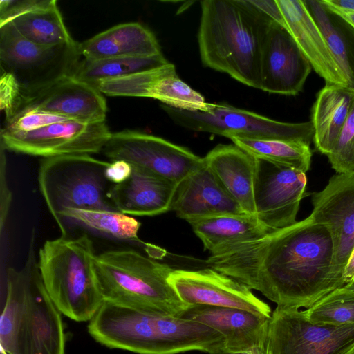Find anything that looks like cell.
<instances>
[{
  "label": "cell",
  "mask_w": 354,
  "mask_h": 354,
  "mask_svg": "<svg viewBox=\"0 0 354 354\" xmlns=\"http://www.w3.org/2000/svg\"><path fill=\"white\" fill-rule=\"evenodd\" d=\"M333 259L328 229L309 216L261 239L225 246L205 262L277 306L308 308L344 286L335 274Z\"/></svg>",
  "instance_id": "1"
},
{
  "label": "cell",
  "mask_w": 354,
  "mask_h": 354,
  "mask_svg": "<svg viewBox=\"0 0 354 354\" xmlns=\"http://www.w3.org/2000/svg\"><path fill=\"white\" fill-rule=\"evenodd\" d=\"M198 34L203 64L261 89V61L273 21L248 0H204Z\"/></svg>",
  "instance_id": "2"
},
{
  "label": "cell",
  "mask_w": 354,
  "mask_h": 354,
  "mask_svg": "<svg viewBox=\"0 0 354 354\" xmlns=\"http://www.w3.org/2000/svg\"><path fill=\"white\" fill-rule=\"evenodd\" d=\"M32 230L23 268L6 272V296L0 319V348L8 354H65L62 313L41 281Z\"/></svg>",
  "instance_id": "3"
},
{
  "label": "cell",
  "mask_w": 354,
  "mask_h": 354,
  "mask_svg": "<svg viewBox=\"0 0 354 354\" xmlns=\"http://www.w3.org/2000/svg\"><path fill=\"white\" fill-rule=\"evenodd\" d=\"M92 338L111 349L138 354H177L189 351L207 353L225 348L223 336L193 320L154 315L103 302L88 321Z\"/></svg>",
  "instance_id": "4"
},
{
  "label": "cell",
  "mask_w": 354,
  "mask_h": 354,
  "mask_svg": "<svg viewBox=\"0 0 354 354\" xmlns=\"http://www.w3.org/2000/svg\"><path fill=\"white\" fill-rule=\"evenodd\" d=\"M95 274L104 302L154 315L180 317L189 306L169 281L174 271L133 249L96 254Z\"/></svg>",
  "instance_id": "5"
},
{
  "label": "cell",
  "mask_w": 354,
  "mask_h": 354,
  "mask_svg": "<svg viewBox=\"0 0 354 354\" xmlns=\"http://www.w3.org/2000/svg\"><path fill=\"white\" fill-rule=\"evenodd\" d=\"M95 255L86 234L47 240L39 250L37 267L48 294L61 313L75 322H88L104 302Z\"/></svg>",
  "instance_id": "6"
},
{
  "label": "cell",
  "mask_w": 354,
  "mask_h": 354,
  "mask_svg": "<svg viewBox=\"0 0 354 354\" xmlns=\"http://www.w3.org/2000/svg\"><path fill=\"white\" fill-rule=\"evenodd\" d=\"M109 164L88 154L41 160L37 174L39 191L60 232V213L66 209L117 211L107 195L112 185L105 176Z\"/></svg>",
  "instance_id": "7"
},
{
  "label": "cell",
  "mask_w": 354,
  "mask_h": 354,
  "mask_svg": "<svg viewBox=\"0 0 354 354\" xmlns=\"http://www.w3.org/2000/svg\"><path fill=\"white\" fill-rule=\"evenodd\" d=\"M79 42L43 46L22 37L10 24L0 26L1 71L11 74L23 98L73 76L82 59ZM22 98V99H23Z\"/></svg>",
  "instance_id": "8"
},
{
  "label": "cell",
  "mask_w": 354,
  "mask_h": 354,
  "mask_svg": "<svg viewBox=\"0 0 354 354\" xmlns=\"http://www.w3.org/2000/svg\"><path fill=\"white\" fill-rule=\"evenodd\" d=\"M178 125L186 129L220 135L304 142L310 145L314 129L311 122L289 123L274 120L225 103L211 104L207 111H190L162 105Z\"/></svg>",
  "instance_id": "9"
},
{
  "label": "cell",
  "mask_w": 354,
  "mask_h": 354,
  "mask_svg": "<svg viewBox=\"0 0 354 354\" xmlns=\"http://www.w3.org/2000/svg\"><path fill=\"white\" fill-rule=\"evenodd\" d=\"M266 347L269 354H348L354 348V324L314 323L304 310L277 306Z\"/></svg>",
  "instance_id": "10"
},
{
  "label": "cell",
  "mask_w": 354,
  "mask_h": 354,
  "mask_svg": "<svg viewBox=\"0 0 354 354\" xmlns=\"http://www.w3.org/2000/svg\"><path fill=\"white\" fill-rule=\"evenodd\" d=\"M102 152L179 184L204 166L203 158L163 138L133 130L112 133Z\"/></svg>",
  "instance_id": "11"
},
{
  "label": "cell",
  "mask_w": 354,
  "mask_h": 354,
  "mask_svg": "<svg viewBox=\"0 0 354 354\" xmlns=\"http://www.w3.org/2000/svg\"><path fill=\"white\" fill-rule=\"evenodd\" d=\"M111 132L106 121L66 120L30 132L1 131L5 149L44 158L102 152Z\"/></svg>",
  "instance_id": "12"
},
{
  "label": "cell",
  "mask_w": 354,
  "mask_h": 354,
  "mask_svg": "<svg viewBox=\"0 0 354 354\" xmlns=\"http://www.w3.org/2000/svg\"><path fill=\"white\" fill-rule=\"evenodd\" d=\"M306 186L305 173L256 158L253 187L256 216L273 230L293 225Z\"/></svg>",
  "instance_id": "13"
},
{
  "label": "cell",
  "mask_w": 354,
  "mask_h": 354,
  "mask_svg": "<svg viewBox=\"0 0 354 354\" xmlns=\"http://www.w3.org/2000/svg\"><path fill=\"white\" fill-rule=\"evenodd\" d=\"M169 281L187 306L228 307L268 317L272 315L269 305L257 297L251 289L212 268L197 270L174 269Z\"/></svg>",
  "instance_id": "14"
},
{
  "label": "cell",
  "mask_w": 354,
  "mask_h": 354,
  "mask_svg": "<svg viewBox=\"0 0 354 354\" xmlns=\"http://www.w3.org/2000/svg\"><path fill=\"white\" fill-rule=\"evenodd\" d=\"M312 203L310 216L328 229L334 244V272L344 282L354 248V171L333 176L322 191L313 194Z\"/></svg>",
  "instance_id": "15"
},
{
  "label": "cell",
  "mask_w": 354,
  "mask_h": 354,
  "mask_svg": "<svg viewBox=\"0 0 354 354\" xmlns=\"http://www.w3.org/2000/svg\"><path fill=\"white\" fill-rule=\"evenodd\" d=\"M312 66L290 32L272 21L261 61V90L296 95L303 88Z\"/></svg>",
  "instance_id": "16"
},
{
  "label": "cell",
  "mask_w": 354,
  "mask_h": 354,
  "mask_svg": "<svg viewBox=\"0 0 354 354\" xmlns=\"http://www.w3.org/2000/svg\"><path fill=\"white\" fill-rule=\"evenodd\" d=\"M23 109L41 110L91 123L106 121L107 106L98 89L68 76L35 95L23 98L16 113Z\"/></svg>",
  "instance_id": "17"
},
{
  "label": "cell",
  "mask_w": 354,
  "mask_h": 354,
  "mask_svg": "<svg viewBox=\"0 0 354 354\" xmlns=\"http://www.w3.org/2000/svg\"><path fill=\"white\" fill-rule=\"evenodd\" d=\"M183 319L203 324L219 332L225 339L224 349L248 353L267 345L270 317L234 308L192 305L180 315Z\"/></svg>",
  "instance_id": "18"
},
{
  "label": "cell",
  "mask_w": 354,
  "mask_h": 354,
  "mask_svg": "<svg viewBox=\"0 0 354 354\" xmlns=\"http://www.w3.org/2000/svg\"><path fill=\"white\" fill-rule=\"evenodd\" d=\"M171 211L188 223L221 215L248 214L205 165L178 184Z\"/></svg>",
  "instance_id": "19"
},
{
  "label": "cell",
  "mask_w": 354,
  "mask_h": 354,
  "mask_svg": "<svg viewBox=\"0 0 354 354\" xmlns=\"http://www.w3.org/2000/svg\"><path fill=\"white\" fill-rule=\"evenodd\" d=\"M178 185L132 166L129 178L122 183L112 184L107 195L115 209L122 214L131 216H153L171 211Z\"/></svg>",
  "instance_id": "20"
},
{
  "label": "cell",
  "mask_w": 354,
  "mask_h": 354,
  "mask_svg": "<svg viewBox=\"0 0 354 354\" xmlns=\"http://www.w3.org/2000/svg\"><path fill=\"white\" fill-rule=\"evenodd\" d=\"M288 31L326 84L349 86L320 30L301 0H276Z\"/></svg>",
  "instance_id": "21"
},
{
  "label": "cell",
  "mask_w": 354,
  "mask_h": 354,
  "mask_svg": "<svg viewBox=\"0 0 354 354\" xmlns=\"http://www.w3.org/2000/svg\"><path fill=\"white\" fill-rule=\"evenodd\" d=\"M203 160L244 212L256 216L253 189L256 158L235 145H218Z\"/></svg>",
  "instance_id": "22"
},
{
  "label": "cell",
  "mask_w": 354,
  "mask_h": 354,
  "mask_svg": "<svg viewBox=\"0 0 354 354\" xmlns=\"http://www.w3.org/2000/svg\"><path fill=\"white\" fill-rule=\"evenodd\" d=\"M79 47L82 57L91 60L162 54L153 33L137 22L113 26L80 43Z\"/></svg>",
  "instance_id": "23"
},
{
  "label": "cell",
  "mask_w": 354,
  "mask_h": 354,
  "mask_svg": "<svg viewBox=\"0 0 354 354\" xmlns=\"http://www.w3.org/2000/svg\"><path fill=\"white\" fill-rule=\"evenodd\" d=\"M354 103V88L326 84L317 93L312 109L313 142L317 151L328 155Z\"/></svg>",
  "instance_id": "24"
},
{
  "label": "cell",
  "mask_w": 354,
  "mask_h": 354,
  "mask_svg": "<svg viewBox=\"0 0 354 354\" xmlns=\"http://www.w3.org/2000/svg\"><path fill=\"white\" fill-rule=\"evenodd\" d=\"M204 250L211 254L232 244L261 239L273 230L250 214H227L189 221Z\"/></svg>",
  "instance_id": "25"
},
{
  "label": "cell",
  "mask_w": 354,
  "mask_h": 354,
  "mask_svg": "<svg viewBox=\"0 0 354 354\" xmlns=\"http://www.w3.org/2000/svg\"><path fill=\"white\" fill-rule=\"evenodd\" d=\"M8 24L25 39L37 45L55 46L75 41L55 0H46L41 6L16 17Z\"/></svg>",
  "instance_id": "26"
},
{
  "label": "cell",
  "mask_w": 354,
  "mask_h": 354,
  "mask_svg": "<svg viewBox=\"0 0 354 354\" xmlns=\"http://www.w3.org/2000/svg\"><path fill=\"white\" fill-rule=\"evenodd\" d=\"M168 63L162 54L145 57H115L96 60L82 57L73 77L96 87L102 81L129 76Z\"/></svg>",
  "instance_id": "27"
},
{
  "label": "cell",
  "mask_w": 354,
  "mask_h": 354,
  "mask_svg": "<svg viewBox=\"0 0 354 354\" xmlns=\"http://www.w3.org/2000/svg\"><path fill=\"white\" fill-rule=\"evenodd\" d=\"M62 235H67L65 219L73 220L90 229L120 240L145 244L138 237L141 223L118 211L97 209H66L60 213Z\"/></svg>",
  "instance_id": "28"
},
{
  "label": "cell",
  "mask_w": 354,
  "mask_h": 354,
  "mask_svg": "<svg viewBox=\"0 0 354 354\" xmlns=\"http://www.w3.org/2000/svg\"><path fill=\"white\" fill-rule=\"evenodd\" d=\"M230 140L250 155L283 165L306 174L310 169V145L299 142L232 137Z\"/></svg>",
  "instance_id": "29"
},
{
  "label": "cell",
  "mask_w": 354,
  "mask_h": 354,
  "mask_svg": "<svg viewBox=\"0 0 354 354\" xmlns=\"http://www.w3.org/2000/svg\"><path fill=\"white\" fill-rule=\"evenodd\" d=\"M303 1L320 30L349 87L354 88V55L345 34L337 23V15L322 0Z\"/></svg>",
  "instance_id": "30"
},
{
  "label": "cell",
  "mask_w": 354,
  "mask_h": 354,
  "mask_svg": "<svg viewBox=\"0 0 354 354\" xmlns=\"http://www.w3.org/2000/svg\"><path fill=\"white\" fill-rule=\"evenodd\" d=\"M304 312L307 319L314 323L354 324V290L344 286L336 288Z\"/></svg>",
  "instance_id": "31"
},
{
  "label": "cell",
  "mask_w": 354,
  "mask_h": 354,
  "mask_svg": "<svg viewBox=\"0 0 354 354\" xmlns=\"http://www.w3.org/2000/svg\"><path fill=\"white\" fill-rule=\"evenodd\" d=\"M327 156L337 174L354 171V103L333 148Z\"/></svg>",
  "instance_id": "32"
},
{
  "label": "cell",
  "mask_w": 354,
  "mask_h": 354,
  "mask_svg": "<svg viewBox=\"0 0 354 354\" xmlns=\"http://www.w3.org/2000/svg\"><path fill=\"white\" fill-rule=\"evenodd\" d=\"M73 120L62 115L37 109H23L6 120L5 127L1 129L7 132H30L48 125Z\"/></svg>",
  "instance_id": "33"
},
{
  "label": "cell",
  "mask_w": 354,
  "mask_h": 354,
  "mask_svg": "<svg viewBox=\"0 0 354 354\" xmlns=\"http://www.w3.org/2000/svg\"><path fill=\"white\" fill-rule=\"evenodd\" d=\"M22 98L20 86L15 78L8 73L1 71L0 107L5 113L6 120L16 113Z\"/></svg>",
  "instance_id": "34"
},
{
  "label": "cell",
  "mask_w": 354,
  "mask_h": 354,
  "mask_svg": "<svg viewBox=\"0 0 354 354\" xmlns=\"http://www.w3.org/2000/svg\"><path fill=\"white\" fill-rule=\"evenodd\" d=\"M5 148L1 145L0 156V232L2 234L9 215L12 194L7 178V162Z\"/></svg>",
  "instance_id": "35"
},
{
  "label": "cell",
  "mask_w": 354,
  "mask_h": 354,
  "mask_svg": "<svg viewBox=\"0 0 354 354\" xmlns=\"http://www.w3.org/2000/svg\"><path fill=\"white\" fill-rule=\"evenodd\" d=\"M46 1V0H1L0 26L20 15L41 6Z\"/></svg>",
  "instance_id": "36"
},
{
  "label": "cell",
  "mask_w": 354,
  "mask_h": 354,
  "mask_svg": "<svg viewBox=\"0 0 354 354\" xmlns=\"http://www.w3.org/2000/svg\"><path fill=\"white\" fill-rule=\"evenodd\" d=\"M132 166L124 160H115L110 162L105 170L106 179L112 184H120L129 178Z\"/></svg>",
  "instance_id": "37"
},
{
  "label": "cell",
  "mask_w": 354,
  "mask_h": 354,
  "mask_svg": "<svg viewBox=\"0 0 354 354\" xmlns=\"http://www.w3.org/2000/svg\"><path fill=\"white\" fill-rule=\"evenodd\" d=\"M251 1L270 19L288 30L284 17L276 0H252Z\"/></svg>",
  "instance_id": "38"
},
{
  "label": "cell",
  "mask_w": 354,
  "mask_h": 354,
  "mask_svg": "<svg viewBox=\"0 0 354 354\" xmlns=\"http://www.w3.org/2000/svg\"><path fill=\"white\" fill-rule=\"evenodd\" d=\"M324 3L338 10L354 12V0H323Z\"/></svg>",
  "instance_id": "39"
},
{
  "label": "cell",
  "mask_w": 354,
  "mask_h": 354,
  "mask_svg": "<svg viewBox=\"0 0 354 354\" xmlns=\"http://www.w3.org/2000/svg\"><path fill=\"white\" fill-rule=\"evenodd\" d=\"M354 280V248L349 257L343 274L344 286Z\"/></svg>",
  "instance_id": "40"
},
{
  "label": "cell",
  "mask_w": 354,
  "mask_h": 354,
  "mask_svg": "<svg viewBox=\"0 0 354 354\" xmlns=\"http://www.w3.org/2000/svg\"><path fill=\"white\" fill-rule=\"evenodd\" d=\"M324 3L323 0H322ZM326 7L332 11L333 13L339 16L342 20L349 24L352 28H354V12H344L332 6H330L324 3Z\"/></svg>",
  "instance_id": "41"
},
{
  "label": "cell",
  "mask_w": 354,
  "mask_h": 354,
  "mask_svg": "<svg viewBox=\"0 0 354 354\" xmlns=\"http://www.w3.org/2000/svg\"><path fill=\"white\" fill-rule=\"evenodd\" d=\"M248 354H269L266 346H257L248 352Z\"/></svg>",
  "instance_id": "42"
},
{
  "label": "cell",
  "mask_w": 354,
  "mask_h": 354,
  "mask_svg": "<svg viewBox=\"0 0 354 354\" xmlns=\"http://www.w3.org/2000/svg\"><path fill=\"white\" fill-rule=\"evenodd\" d=\"M208 354H248V353H234L226 351L225 349H222L216 352L209 353Z\"/></svg>",
  "instance_id": "43"
},
{
  "label": "cell",
  "mask_w": 354,
  "mask_h": 354,
  "mask_svg": "<svg viewBox=\"0 0 354 354\" xmlns=\"http://www.w3.org/2000/svg\"><path fill=\"white\" fill-rule=\"evenodd\" d=\"M344 287L351 290H354V280L350 282L349 283L345 285Z\"/></svg>",
  "instance_id": "44"
},
{
  "label": "cell",
  "mask_w": 354,
  "mask_h": 354,
  "mask_svg": "<svg viewBox=\"0 0 354 354\" xmlns=\"http://www.w3.org/2000/svg\"><path fill=\"white\" fill-rule=\"evenodd\" d=\"M0 354H8L3 349L0 348Z\"/></svg>",
  "instance_id": "45"
},
{
  "label": "cell",
  "mask_w": 354,
  "mask_h": 354,
  "mask_svg": "<svg viewBox=\"0 0 354 354\" xmlns=\"http://www.w3.org/2000/svg\"><path fill=\"white\" fill-rule=\"evenodd\" d=\"M348 354H354V348Z\"/></svg>",
  "instance_id": "46"
}]
</instances>
